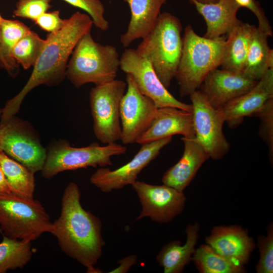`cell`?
<instances>
[{
	"label": "cell",
	"mask_w": 273,
	"mask_h": 273,
	"mask_svg": "<svg viewBox=\"0 0 273 273\" xmlns=\"http://www.w3.org/2000/svg\"><path fill=\"white\" fill-rule=\"evenodd\" d=\"M0 151L34 173L41 171L47 155L35 129L15 116L0 123Z\"/></svg>",
	"instance_id": "9"
},
{
	"label": "cell",
	"mask_w": 273,
	"mask_h": 273,
	"mask_svg": "<svg viewBox=\"0 0 273 273\" xmlns=\"http://www.w3.org/2000/svg\"><path fill=\"white\" fill-rule=\"evenodd\" d=\"M192 260L201 273H242L244 266L239 265L216 252L207 244L196 248Z\"/></svg>",
	"instance_id": "27"
},
{
	"label": "cell",
	"mask_w": 273,
	"mask_h": 273,
	"mask_svg": "<svg viewBox=\"0 0 273 273\" xmlns=\"http://www.w3.org/2000/svg\"><path fill=\"white\" fill-rule=\"evenodd\" d=\"M51 0H19L14 14L34 21L50 8Z\"/></svg>",
	"instance_id": "33"
},
{
	"label": "cell",
	"mask_w": 273,
	"mask_h": 273,
	"mask_svg": "<svg viewBox=\"0 0 273 273\" xmlns=\"http://www.w3.org/2000/svg\"><path fill=\"white\" fill-rule=\"evenodd\" d=\"M204 18L206 31L204 37L215 38L226 35L239 22L237 13L241 8L235 0H218L205 4L189 0Z\"/></svg>",
	"instance_id": "20"
},
{
	"label": "cell",
	"mask_w": 273,
	"mask_h": 273,
	"mask_svg": "<svg viewBox=\"0 0 273 273\" xmlns=\"http://www.w3.org/2000/svg\"><path fill=\"white\" fill-rule=\"evenodd\" d=\"M198 2L205 4L213 3L218 1V0H196Z\"/></svg>",
	"instance_id": "40"
},
{
	"label": "cell",
	"mask_w": 273,
	"mask_h": 273,
	"mask_svg": "<svg viewBox=\"0 0 273 273\" xmlns=\"http://www.w3.org/2000/svg\"><path fill=\"white\" fill-rule=\"evenodd\" d=\"M2 17L0 15V25H1V21L2 19ZM0 68L2 69H4L6 70L8 73H9V67L5 61L2 54L1 53V26H0Z\"/></svg>",
	"instance_id": "38"
},
{
	"label": "cell",
	"mask_w": 273,
	"mask_h": 273,
	"mask_svg": "<svg viewBox=\"0 0 273 273\" xmlns=\"http://www.w3.org/2000/svg\"><path fill=\"white\" fill-rule=\"evenodd\" d=\"M70 5L85 11L91 18L93 24L102 31L109 27L104 17L105 8L100 0H63Z\"/></svg>",
	"instance_id": "32"
},
{
	"label": "cell",
	"mask_w": 273,
	"mask_h": 273,
	"mask_svg": "<svg viewBox=\"0 0 273 273\" xmlns=\"http://www.w3.org/2000/svg\"><path fill=\"white\" fill-rule=\"evenodd\" d=\"M169 136L143 144L138 152L128 163L114 170L102 167L90 176V182L104 193L119 190L132 185L142 170L159 154L161 150L171 142Z\"/></svg>",
	"instance_id": "14"
},
{
	"label": "cell",
	"mask_w": 273,
	"mask_h": 273,
	"mask_svg": "<svg viewBox=\"0 0 273 273\" xmlns=\"http://www.w3.org/2000/svg\"><path fill=\"white\" fill-rule=\"evenodd\" d=\"M119 68L117 49L96 42L88 32L80 38L71 54L66 77L77 88L88 83L99 85L115 79Z\"/></svg>",
	"instance_id": "5"
},
{
	"label": "cell",
	"mask_w": 273,
	"mask_h": 273,
	"mask_svg": "<svg viewBox=\"0 0 273 273\" xmlns=\"http://www.w3.org/2000/svg\"><path fill=\"white\" fill-rule=\"evenodd\" d=\"M78 185L70 183L62 198L60 215L54 222L51 234L56 237L62 251L86 267L87 272H102L94 267L105 245L99 217L85 210L80 203Z\"/></svg>",
	"instance_id": "2"
},
{
	"label": "cell",
	"mask_w": 273,
	"mask_h": 273,
	"mask_svg": "<svg viewBox=\"0 0 273 273\" xmlns=\"http://www.w3.org/2000/svg\"><path fill=\"white\" fill-rule=\"evenodd\" d=\"M120 68L133 78L139 91L151 99L158 108L171 107L192 112V104L176 99L160 80L150 62L133 49H126L120 58Z\"/></svg>",
	"instance_id": "11"
},
{
	"label": "cell",
	"mask_w": 273,
	"mask_h": 273,
	"mask_svg": "<svg viewBox=\"0 0 273 273\" xmlns=\"http://www.w3.org/2000/svg\"><path fill=\"white\" fill-rule=\"evenodd\" d=\"M45 43L46 39L31 30L15 46L11 57L24 69H28L34 65Z\"/></svg>",
	"instance_id": "29"
},
{
	"label": "cell",
	"mask_w": 273,
	"mask_h": 273,
	"mask_svg": "<svg viewBox=\"0 0 273 273\" xmlns=\"http://www.w3.org/2000/svg\"><path fill=\"white\" fill-rule=\"evenodd\" d=\"M130 10L131 17L126 32L120 37L124 48L135 40L145 37L153 28L167 0H123Z\"/></svg>",
	"instance_id": "21"
},
{
	"label": "cell",
	"mask_w": 273,
	"mask_h": 273,
	"mask_svg": "<svg viewBox=\"0 0 273 273\" xmlns=\"http://www.w3.org/2000/svg\"><path fill=\"white\" fill-rule=\"evenodd\" d=\"M267 64L269 69H273V50L270 49L267 58Z\"/></svg>",
	"instance_id": "39"
},
{
	"label": "cell",
	"mask_w": 273,
	"mask_h": 273,
	"mask_svg": "<svg viewBox=\"0 0 273 273\" xmlns=\"http://www.w3.org/2000/svg\"><path fill=\"white\" fill-rule=\"evenodd\" d=\"M181 140L184 144L183 154L180 160L164 173L161 180L163 184L183 192L210 157L195 137H183Z\"/></svg>",
	"instance_id": "19"
},
{
	"label": "cell",
	"mask_w": 273,
	"mask_h": 273,
	"mask_svg": "<svg viewBox=\"0 0 273 273\" xmlns=\"http://www.w3.org/2000/svg\"><path fill=\"white\" fill-rule=\"evenodd\" d=\"M193 107L195 139L213 160L222 158L230 144L223 132L224 118L220 109L213 108L199 89L190 96Z\"/></svg>",
	"instance_id": "10"
},
{
	"label": "cell",
	"mask_w": 273,
	"mask_h": 273,
	"mask_svg": "<svg viewBox=\"0 0 273 273\" xmlns=\"http://www.w3.org/2000/svg\"><path fill=\"white\" fill-rule=\"evenodd\" d=\"M131 186L142 206L136 220L148 217L156 222L167 223L184 211L187 198L182 191L164 184L153 185L137 180Z\"/></svg>",
	"instance_id": "13"
},
{
	"label": "cell",
	"mask_w": 273,
	"mask_h": 273,
	"mask_svg": "<svg viewBox=\"0 0 273 273\" xmlns=\"http://www.w3.org/2000/svg\"><path fill=\"white\" fill-rule=\"evenodd\" d=\"M2 109L0 108V118H1V115H2Z\"/></svg>",
	"instance_id": "41"
},
{
	"label": "cell",
	"mask_w": 273,
	"mask_h": 273,
	"mask_svg": "<svg viewBox=\"0 0 273 273\" xmlns=\"http://www.w3.org/2000/svg\"><path fill=\"white\" fill-rule=\"evenodd\" d=\"M175 134L195 137L192 112L175 107L159 108L150 127L136 143L142 145Z\"/></svg>",
	"instance_id": "18"
},
{
	"label": "cell",
	"mask_w": 273,
	"mask_h": 273,
	"mask_svg": "<svg viewBox=\"0 0 273 273\" xmlns=\"http://www.w3.org/2000/svg\"><path fill=\"white\" fill-rule=\"evenodd\" d=\"M53 228L39 201L0 192V229L5 236L32 241L44 233H51Z\"/></svg>",
	"instance_id": "6"
},
{
	"label": "cell",
	"mask_w": 273,
	"mask_h": 273,
	"mask_svg": "<svg viewBox=\"0 0 273 273\" xmlns=\"http://www.w3.org/2000/svg\"><path fill=\"white\" fill-rule=\"evenodd\" d=\"M268 35L257 27L251 41L242 72L247 77L258 81L269 69L267 58L270 48Z\"/></svg>",
	"instance_id": "25"
},
{
	"label": "cell",
	"mask_w": 273,
	"mask_h": 273,
	"mask_svg": "<svg viewBox=\"0 0 273 273\" xmlns=\"http://www.w3.org/2000/svg\"><path fill=\"white\" fill-rule=\"evenodd\" d=\"M0 26L1 53L9 67L8 73L15 77L19 72V65L12 58V51L17 43L31 30L21 21L3 18Z\"/></svg>",
	"instance_id": "28"
},
{
	"label": "cell",
	"mask_w": 273,
	"mask_h": 273,
	"mask_svg": "<svg viewBox=\"0 0 273 273\" xmlns=\"http://www.w3.org/2000/svg\"><path fill=\"white\" fill-rule=\"evenodd\" d=\"M31 242L4 235L0 243V273L23 268L33 255Z\"/></svg>",
	"instance_id": "26"
},
{
	"label": "cell",
	"mask_w": 273,
	"mask_h": 273,
	"mask_svg": "<svg viewBox=\"0 0 273 273\" xmlns=\"http://www.w3.org/2000/svg\"><path fill=\"white\" fill-rule=\"evenodd\" d=\"M0 192L11 193L12 190L7 182L4 173L0 165Z\"/></svg>",
	"instance_id": "37"
},
{
	"label": "cell",
	"mask_w": 273,
	"mask_h": 273,
	"mask_svg": "<svg viewBox=\"0 0 273 273\" xmlns=\"http://www.w3.org/2000/svg\"><path fill=\"white\" fill-rule=\"evenodd\" d=\"M138 262L137 256L135 255H131L120 259L118 263L119 265L114 269L109 271V273H126L128 272L132 266Z\"/></svg>",
	"instance_id": "36"
},
{
	"label": "cell",
	"mask_w": 273,
	"mask_h": 273,
	"mask_svg": "<svg viewBox=\"0 0 273 273\" xmlns=\"http://www.w3.org/2000/svg\"><path fill=\"white\" fill-rule=\"evenodd\" d=\"M127 89L120 104L121 132L124 145L136 143L152 122L158 108L138 89L132 76L126 74Z\"/></svg>",
	"instance_id": "12"
},
{
	"label": "cell",
	"mask_w": 273,
	"mask_h": 273,
	"mask_svg": "<svg viewBox=\"0 0 273 273\" xmlns=\"http://www.w3.org/2000/svg\"><path fill=\"white\" fill-rule=\"evenodd\" d=\"M34 22L41 29L49 33H53L62 28L64 23V19H61L60 12L57 10L43 13Z\"/></svg>",
	"instance_id": "35"
},
{
	"label": "cell",
	"mask_w": 273,
	"mask_h": 273,
	"mask_svg": "<svg viewBox=\"0 0 273 273\" xmlns=\"http://www.w3.org/2000/svg\"><path fill=\"white\" fill-rule=\"evenodd\" d=\"M126 88V82L115 79L96 85L90 90L89 102L94 134L105 145L120 139V104Z\"/></svg>",
	"instance_id": "8"
},
{
	"label": "cell",
	"mask_w": 273,
	"mask_h": 273,
	"mask_svg": "<svg viewBox=\"0 0 273 273\" xmlns=\"http://www.w3.org/2000/svg\"><path fill=\"white\" fill-rule=\"evenodd\" d=\"M182 25L174 15H159L152 30L136 49L148 60L164 86L168 88L175 77L183 50Z\"/></svg>",
	"instance_id": "4"
},
{
	"label": "cell",
	"mask_w": 273,
	"mask_h": 273,
	"mask_svg": "<svg viewBox=\"0 0 273 273\" xmlns=\"http://www.w3.org/2000/svg\"><path fill=\"white\" fill-rule=\"evenodd\" d=\"M273 98V69H268L249 91L232 100L220 109L230 127L241 124Z\"/></svg>",
	"instance_id": "17"
},
{
	"label": "cell",
	"mask_w": 273,
	"mask_h": 273,
	"mask_svg": "<svg viewBox=\"0 0 273 273\" xmlns=\"http://www.w3.org/2000/svg\"><path fill=\"white\" fill-rule=\"evenodd\" d=\"M257 82L242 72L217 68L207 74L199 89L213 108L220 109L249 91Z\"/></svg>",
	"instance_id": "15"
},
{
	"label": "cell",
	"mask_w": 273,
	"mask_h": 273,
	"mask_svg": "<svg viewBox=\"0 0 273 273\" xmlns=\"http://www.w3.org/2000/svg\"><path fill=\"white\" fill-rule=\"evenodd\" d=\"M126 150L125 146L116 143L104 146L93 143L84 147H73L67 141H55L47 150L41 175L51 179L66 170L110 166L112 156L124 154Z\"/></svg>",
	"instance_id": "7"
},
{
	"label": "cell",
	"mask_w": 273,
	"mask_h": 273,
	"mask_svg": "<svg viewBox=\"0 0 273 273\" xmlns=\"http://www.w3.org/2000/svg\"><path fill=\"white\" fill-rule=\"evenodd\" d=\"M257 28L240 20L226 35L220 66L222 69L242 72L253 35Z\"/></svg>",
	"instance_id": "23"
},
{
	"label": "cell",
	"mask_w": 273,
	"mask_h": 273,
	"mask_svg": "<svg viewBox=\"0 0 273 273\" xmlns=\"http://www.w3.org/2000/svg\"><path fill=\"white\" fill-rule=\"evenodd\" d=\"M93 25L88 14L76 12L64 19L61 29L47 35L45 45L28 81L2 108L0 123L15 116L25 97L33 88L42 84L56 86L64 80L70 56L80 38L91 32Z\"/></svg>",
	"instance_id": "1"
},
{
	"label": "cell",
	"mask_w": 273,
	"mask_h": 273,
	"mask_svg": "<svg viewBox=\"0 0 273 273\" xmlns=\"http://www.w3.org/2000/svg\"><path fill=\"white\" fill-rule=\"evenodd\" d=\"M205 241L219 254L242 266L248 263L255 247L248 231L238 225L214 226Z\"/></svg>",
	"instance_id": "16"
},
{
	"label": "cell",
	"mask_w": 273,
	"mask_h": 273,
	"mask_svg": "<svg viewBox=\"0 0 273 273\" xmlns=\"http://www.w3.org/2000/svg\"><path fill=\"white\" fill-rule=\"evenodd\" d=\"M240 8L244 7L251 11L258 21L257 28L269 37L272 36V30L269 21L259 2L256 0H235Z\"/></svg>",
	"instance_id": "34"
},
{
	"label": "cell",
	"mask_w": 273,
	"mask_h": 273,
	"mask_svg": "<svg viewBox=\"0 0 273 273\" xmlns=\"http://www.w3.org/2000/svg\"><path fill=\"white\" fill-rule=\"evenodd\" d=\"M267 235H260L258 237L257 246L259 257L256 266L257 273L273 272V223L267 226Z\"/></svg>",
	"instance_id": "30"
},
{
	"label": "cell",
	"mask_w": 273,
	"mask_h": 273,
	"mask_svg": "<svg viewBox=\"0 0 273 273\" xmlns=\"http://www.w3.org/2000/svg\"><path fill=\"white\" fill-rule=\"evenodd\" d=\"M198 222L188 224L185 230L187 240L182 245L179 241L170 242L164 245L156 257L164 273L182 272L192 260L199 238Z\"/></svg>",
	"instance_id": "22"
},
{
	"label": "cell",
	"mask_w": 273,
	"mask_h": 273,
	"mask_svg": "<svg viewBox=\"0 0 273 273\" xmlns=\"http://www.w3.org/2000/svg\"><path fill=\"white\" fill-rule=\"evenodd\" d=\"M253 116L260 120L259 137L265 143L268 149L269 159L273 158V98L269 99Z\"/></svg>",
	"instance_id": "31"
},
{
	"label": "cell",
	"mask_w": 273,
	"mask_h": 273,
	"mask_svg": "<svg viewBox=\"0 0 273 273\" xmlns=\"http://www.w3.org/2000/svg\"><path fill=\"white\" fill-rule=\"evenodd\" d=\"M0 165L12 193L34 198L35 183L33 172L3 151H0Z\"/></svg>",
	"instance_id": "24"
},
{
	"label": "cell",
	"mask_w": 273,
	"mask_h": 273,
	"mask_svg": "<svg viewBox=\"0 0 273 273\" xmlns=\"http://www.w3.org/2000/svg\"><path fill=\"white\" fill-rule=\"evenodd\" d=\"M226 38V35L212 39L202 37L191 25L186 27L175 76L180 97L190 96L199 89L207 74L220 66Z\"/></svg>",
	"instance_id": "3"
}]
</instances>
